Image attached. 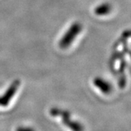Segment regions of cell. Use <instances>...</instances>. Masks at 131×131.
<instances>
[{"label":"cell","mask_w":131,"mask_h":131,"mask_svg":"<svg viewBox=\"0 0 131 131\" xmlns=\"http://www.w3.org/2000/svg\"><path fill=\"white\" fill-rule=\"evenodd\" d=\"M112 11V6L108 3H103L98 5L95 9V13L99 16H104L109 14Z\"/></svg>","instance_id":"5b68a950"},{"label":"cell","mask_w":131,"mask_h":131,"mask_svg":"<svg viewBox=\"0 0 131 131\" xmlns=\"http://www.w3.org/2000/svg\"><path fill=\"white\" fill-rule=\"evenodd\" d=\"M94 85L104 94H109L112 91V86L108 81L101 77H95L93 80Z\"/></svg>","instance_id":"277c9868"},{"label":"cell","mask_w":131,"mask_h":131,"mask_svg":"<svg viewBox=\"0 0 131 131\" xmlns=\"http://www.w3.org/2000/svg\"><path fill=\"white\" fill-rule=\"evenodd\" d=\"M19 85H20V82L18 80L15 81L14 82L11 84V86L8 88L7 91L5 93V95L0 98V106H6L8 105L10 100L13 98V95L16 93V90L18 88Z\"/></svg>","instance_id":"3957f363"},{"label":"cell","mask_w":131,"mask_h":131,"mask_svg":"<svg viewBox=\"0 0 131 131\" xmlns=\"http://www.w3.org/2000/svg\"><path fill=\"white\" fill-rule=\"evenodd\" d=\"M52 116H60L62 121L66 127L70 128L72 131H84V127L80 122L73 121L71 119L70 113L66 110H63L58 108H52L50 110Z\"/></svg>","instance_id":"6da1fadb"},{"label":"cell","mask_w":131,"mask_h":131,"mask_svg":"<svg viewBox=\"0 0 131 131\" xmlns=\"http://www.w3.org/2000/svg\"><path fill=\"white\" fill-rule=\"evenodd\" d=\"M81 31H82V26L79 23H74L72 24L60 40L59 42L60 47L62 49H65L69 47L71 43L74 42L75 38L79 35Z\"/></svg>","instance_id":"7a4b0ae2"},{"label":"cell","mask_w":131,"mask_h":131,"mask_svg":"<svg viewBox=\"0 0 131 131\" xmlns=\"http://www.w3.org/2000/svg\"><path fill=\"white\" fill-rule=\"evenodd\" d=\"M125 34H127L128 37H131V31H128L127 32H125Z\"/></svg>","instance_id":"52a82bcc"},{"label":"cell","mask_w":131,"mask_h":131,"mask_svg":"<svg viewBox=\"0 0 131 131\" xmlns=\"http://www.w3.org/2000/svg\"><path fill=\"white\" fill-rule=\"evenodd\" d=\"M16 131H34V130L31 127H19L16 129Z\"/></svg>","instance_id":"8992f818"}]
</instances>
